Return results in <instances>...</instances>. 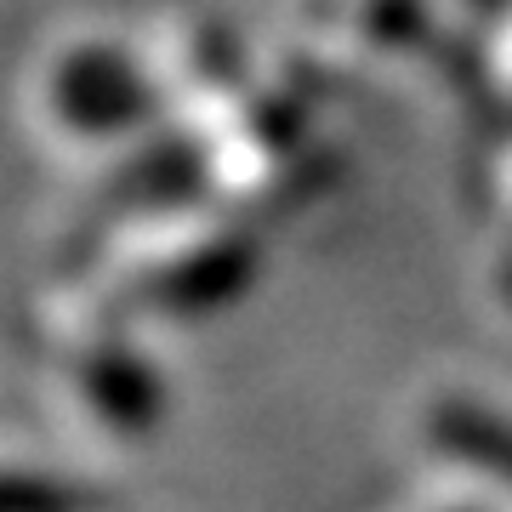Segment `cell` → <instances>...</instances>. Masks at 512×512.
Returning <instances> with one entry per match:
<instances>
[{"mask_svg":"<svg viewBox=\"0 0 512 512\" xmlns=\"http://www.w3.org/2000/svg\"><path fill=\"white\" fill-rule=\"evenodd\" d=\"M46 109L74 137H120L154 114V86L114 46H74L46 80Z\"/></svg>","mask_w":512,"mask_h":512,"instance_id":"cell-1","label":"cell"},{"mask_svg":"<svg viewBox=\"0 0 512 512\" xmlns=\"http://www.w3.org/2000/svg\"><path fill=\"white\" fill-rule=\"evenodd\" d=\"M251 268H256L251 239L234 234V228H217V234H194L183 245H165V251L148 256L137 296L171 313H205L222 308L251 279Z\"/></svg>","mask_w":512,"mask_h":512,"instance_id":"cell-2","label":"cell"},{"mask_svg":"<svg viewBox=\"0 0 512 512\" xmlns=\"http://www.w3.org/2000/svg\"><path fill=\"white\" fill-rule=\"evenodd\" d=\"M74 387L86 393L97 416L120 427V433H137L154 421L160 410V387L148 382V370L131 359L126 348H92V353H74Z\"/></svg>","mask_w":512,"mask_h":512,"instance_id":"cell-3","label":"cell"},{"mask_svg":"<svg viewBox=\"0 0 512 512\" xmlns=\"http://www.w3.org/2000/svg\"><path fill=\"white\" fill-rule=\"evenodd\" d=\"M427 439L439 444L444 456L478 467L484 478L512 490V421L484 410L473 399H439L427 410Z\"/></svg>","mask_w":512,"mask_h":512,"instance_id":"cell-4","label":"cell"},{"mask_svg":"<svg viewBox=\"0 0 512 512\" xmlns=\"http://www.w3.org/2000/svg\"><path fill=\"white\" fill-rule=\"evenodd\" d=\"M0 512H74V495L40 478H0Z\"/></svg>","mask_w":512,"mask_h":512,"instance_id":"cell-5","label":"cell"},{"mask_svg":"<svg viewBox=\"0 0 512 512\" xmlns=\"http://www.w3.org/2000/svg\"><path fill=\"white\" fill-rule=\"evenodd\" d=\"M495 86H501V97L512 103V29H507V46H501V63H495Z\"/></svg>","mask_w":512,"mask_h":512,"instance_id":"cell-6","label":"cell"}]
</instances>
